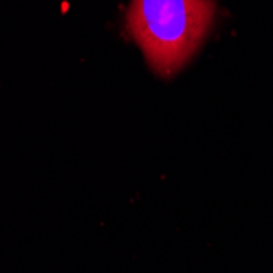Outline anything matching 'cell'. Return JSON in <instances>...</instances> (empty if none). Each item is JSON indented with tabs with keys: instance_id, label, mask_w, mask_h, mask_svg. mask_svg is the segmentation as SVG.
I'll list each match as a JSON object with an SVG mask.
<instances>
[{
	"instance_id": "obj_1",
	"label": "cell",
	"mask_w": 273,
	"mask_h": 273,
	"mask_svg": "<svg viewBox=\"0 0 273 273\" xmlns=\"http://www.w3.org/2000/svg\"><path fill=\"white\" fill-rule=\"evenodd\" d=\"M215 15L216 0H131L126 28L149 67L170 77L203 44Z\"/></svg>"
}]
</instances>
